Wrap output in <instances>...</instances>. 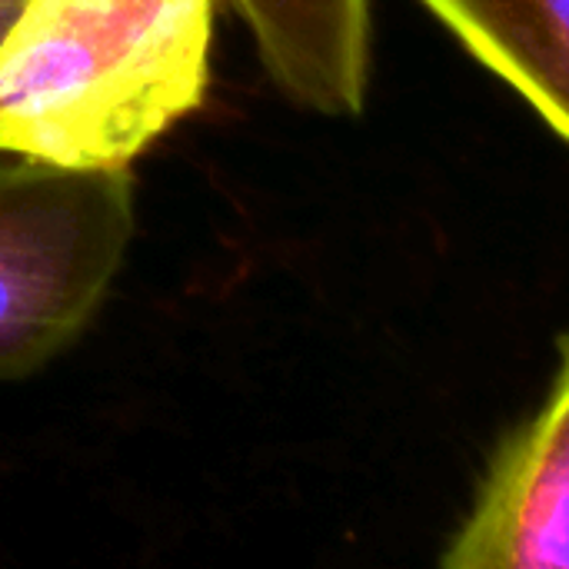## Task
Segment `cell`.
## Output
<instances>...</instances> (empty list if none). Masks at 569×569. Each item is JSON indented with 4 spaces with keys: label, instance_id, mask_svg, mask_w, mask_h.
<instances>
[{
    "label": "cell",
    "instance_id": "1",
    "mask_svg": "<svg viewBox=\"0 0 569 569\" xmlns=\"http://www.w3.org/2000/svg\"><path fill=\"white\" fill-rule=\"evenodd\" d=\"M217 0H23L0 40V157L127 170L210 83Z\"/></svg>",
    "mask_w": 569,
    "mask_h": 569
},
{
    "label": "cell",
    "instance_id": "2",
    "mask_svg": "<svg viewBox=\"0 0 569 569\" xmlns=\"http://www.w3.org/2000/svg\"><path fill=\"white\" fill-rule=\"evenodd\" d=\"M130 237V167L0 157V380L30 377L87 330Z\"/></svg>",
    "mask_w": 569,
    "mask_h": 569
},
{
    "label": "cell",
    "instance_id": "3",
    "mask_svg": "<svg viewBox=\"0 0 569 569\" xmlns=\"http://www.w3.org/2000/svg\"><path fill=\"white\" fill-rule=\"evenodd\" d=\"M447 569H569V387L497 453L440 560Z\"/></svg>",
    "mask_w": 569,
    "mask_h": 569
},
{
    "label": "cell",
    "instance_id": "4",
    "mask_svg": "<svg viewBox=\"0 0 569 569\" xmlns=\"http://www.w3.org/2000/svg\"><path fill=\"white\" fill-rule=\"evenodd\" d=\"M277 90L323 117H357L370 87V0H230Z\"/></svg>",
    "mask_w": 569,
    "mask_h": 569
},
{
    "label": "cell",
    "instance_id": "5",
    "mask_svg": "<svg viewBox=\"0 0 569 569\" xmlns=\"http://www.w3.org/2000/svg\"><path fill=\"white\" fill-rule=\"evenodd\" d=\"M569 143V0H420Z\"/></svg>",
    "mask_w": 569,
    "mask_h": 569
},
{
    "label": "cell",
    "instance_id": "6",
    "mask_svg": "<svg viewBox=\"0 0 569 569\" xmlns=\"http://www.w3.org/2000/svg\"><path fill=\"white\" fill-rule=\"evenodd\" d=\"M20 3H23V0H0V40H3V33H7V27H10V20H13V13L20 10Z\"/></svg>",
    "mask_w": 569,
    "mask_h": 569
},
{
    "label": "cell",
    "instance_id": "7",
    "mask_svg": "<svg viewBox=\"0 0 569 569\" xmlns=\"http://www.w3.org/2000/svg\"><path fill=\"white\" fill-rule=\"evenodd\" d=\"M557 380H563L569 387V337L563 340V363H560V373H557Z\"/></svg>",
    "mask_w": 569,
    "mask_h": 569
}]
</instances>
